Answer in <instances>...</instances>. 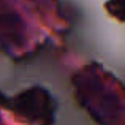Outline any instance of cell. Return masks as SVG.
<instances>
[{
  "label": "cell",
  "instance_id": "cell-1",
  "mask_svg": "<svg viewBox=\"0 0 125 125\" xmlns=\"http://www.w3.org/2000/svg\"><path fill=\"white\" fill-rule=\"evenodd\" d=\"M14 108L22 117L32 122L49 124L52 117V100L41 87H32L16 97Z\"/></svg>",
  "mask_w": 125,
  "mask_h": 125
},
{
  "label": "cell",
  "instance_id": "cell-2",
  "mask_svg": "<svg viewBox=\"0 0 125 125\" xmlns=\"http://www.w3.org/2000/svg\"><path fill=\"white\" fill-rule=\"evenodd\" d=\"M0 25L10 35H18L22 27V22L19 19V16L13 14V13H5V14L0 16Z\"/></svg>",
  "mask_w": 125,
  "mask_h": 125
}]
</instances>
